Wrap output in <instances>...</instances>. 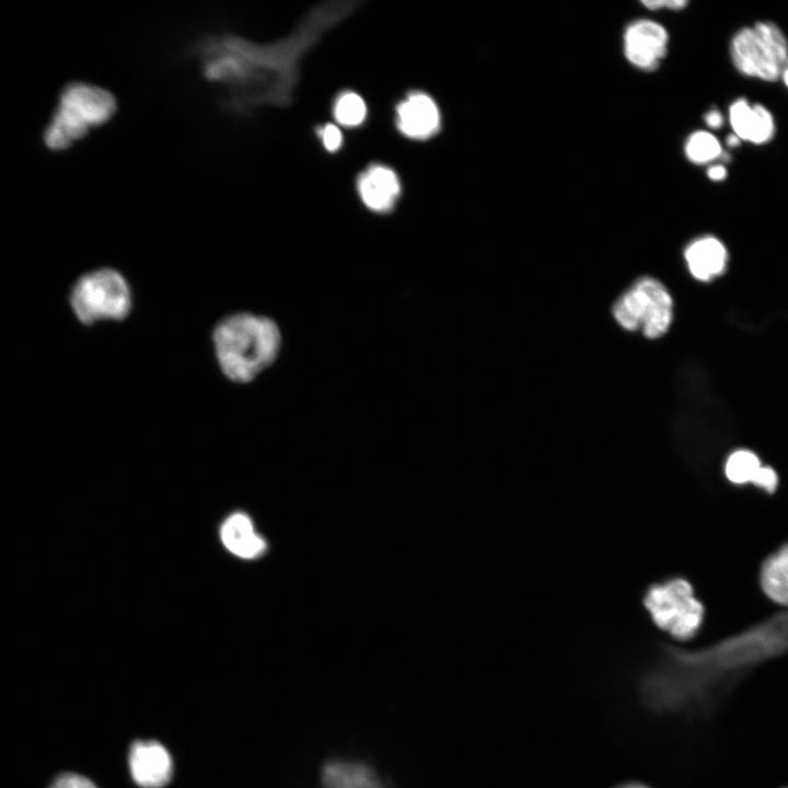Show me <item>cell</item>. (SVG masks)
<instances>
[{"label":"cell","mask_w":788,"mask_h":788,"mask_svg":"<svg viewBox=\"0 0 788 788\" xmlns=\"http://www.w3.org/2000/svg\"><path fill=\"white\" fill-rule=\"evenodd\" d=\"M359 2L331 1L310 9L285 37L257 43L227 28L204 32L183 49L200 76L219 89L220 111L251 119L263 107L293 103L303 59L322 37L352 14Z\"/></svg>","instance_id":"obj_1"},{"label":"cell","mask_w":788,"mask_h":788,"mask_svg":"<svg viewBox=\"0 0 788 788\" xmlns=\"http://www.w3.org/2000/svg\"><path fill=\"white\" fill-rule=\"evenodd\" d=\"M212 343L222 373L244 384L277 359L281 333L271 318L243 312L221 320L212 332Z\"/></svg>","instance_id":"obj_2"},{"label":"cell","mask_w":788,"mask_h":788,"mask_svg":"<svg viewBox=\"0 0 788 788\" xmlns=\"http://www.w3.org/2000/svg\"><path fill=\"white\" fill-rule=\"evenodd\" d=\"M117 111L118 100L112 91L88 82L68 83L45 130V143L53 150L68 149L112 120Z\"/></svg>","instance_id":"obj_3"},{"label":"cell","mask_w":788,"mask_h":788,"mask_svg":"<svg viewBox=\"0 0 788 788\" xmlns=\"http://www.w3.org/2000/svg\"><path fill=\"white\" fill-rule=\"evenodd\" d=\"M641 601L656 627L676 640H690L702 628L704 604L683 576L673 575L650 583Z\"/></svg>","instance_id":"obj_4"},{"label":"cell","mask_w":788,"mask_h":788,"mask_svg":"<svg viewBox=\"0 0 788 788\" xmlns=\"http://www.w3.org/2000/svg\"><path fill=\"white\" fill-rule=\"evenodd\" d=\"M729 50L738 72L766 82L779 80L788 61L786 34L772 21H757L739 28Z\"/></svg>","instance_id":"obj_5"},{"label":"cell","mask_w":788,"mask_h":788,"mask_svg":"<svg viewBox=\"0 0 788 788\" xmlns=\"http://www.w3.org/2000/svg\"><path fill=\"white\" fill-rule=\"evenodd\" d=\"M77 318L91 325L100 321H121L131 310V291L124 276L114 268H100L81 276L70 292Z\"/></svg>","instance_id":"obj_6"},{"label":"cell","mask_w":788,"mask_h":788,"mask_svg":"<svg viewBox=\"0 0 788 788\" xmlns=\"http://www.w3.org/2000/svg\"><path fill=\"white\" fill-rule=\"evenodd\" d=\"M613 316L624 329H640L649 339L663 336L673 318V301L657 279L636 280L613 304Z\"/></svg>","instance_id":"obj_7"},{"label":"cell","mask_w":788,"mask_h":788,"mask_svg":"<svg viewBox=\"0 0 788 788\" xmlns=\"http://www.w3.org/2000/svg\"><path fill=\"white\" fill-rule=\"evenodd\" d=\"M128 767L132 780L141 788H162L173 776V758L169 750L155 740H137L128 752Z\"/></svg>","instance_id":"obj_8"},{"label":"cell","mask_w":788,"mask_h":788,"mask_svg":"<svg viewBox=\"0 0 788 788\" xmlns=\"http://www.w3.org/2000/svg\"><path fill=\"white\" fill-rule=\"evenodd\" d=\"M668 43V32L661 24L637 20L625 30L624 54L633 66L650 71L665 57Z\"/></svg>","instance_id":"obj_9"},{"label":"cell","mask_w":788,"mask_h":788,"mask_svg":"<svg viewBox=\"0 0 788 788\" xmlns=\"http://www.w3.org/2000/svg\"><path fill=\"white\" fill-rule=\"evenodd\" d=\"M441 125L436 102L424 92H412L396 106V127L413 140H427Z\"/></svg>","instance_id":"obj_10"},{"label":"cell","mask_w":788,"mask_h":788,"mask_svg":"<svg viewBox=\"0 0 788 788\" xmlns=\"http://www.w3.org/2000/svg\"><path fill=\"white\" fill-rule=\"evenodd\" d=\"M729 121L741 141L755 146L769 142L776 131L770 111L760 103H750L745 97H739L730 105Z\"/></svg>","instance_id":"obj_11"},{"label":"cell","mask_w":788,"mask_h":788,"mask_svg":"<svg viewBox=\"0 0 788 788\" xmlns=\"http://www.w3.org/2000/svg\"><path fill=\"white\" fill-rule=\"evenodd\" d=\"M357 188L364 206L378 213L391 211L401 195L397 174L391 167L381 164H372L361 172Z\"/></svg>","instance_id":"obj_12"},{"label":"cell","mask_w":788,"mask_h":788,"mask_svg":"<svg viewBox=\"0 0 788 788\" xmlns=\"http://www.w3.org/2000/svg\"><path fill=\"white\" fill-rule=\"evenodd\" d=\"M684 258L695 279L709 281L725 271L728 252L719 239L707 235L688 244L684 252Z\"/></svg>","instance_id":"obj_13"},{"label":"cell","mask_w":788,"mask_h":788,"mask_svg":"<svg viewBox=\"0 0 788 788\" xmlns=\"http://www.w3.org/2000/svg\"><path fill=\"white\" fill-rule=\"evenodd\" d=\"M322 788H385L369 766L349 761H332L322 770Z\"/></svg>","instance_id":"obj_14"},{"label":"cell","mask_w":788,"mask_h":788,"mask_svg":"<svg viewBox=\"0 0 788 788\" xmlns=\"http://www.w3.org/2000/svg\"><path fill=\"white\" fill-rule=\"evenodd\" d=\"M221 538L225 547L242 558H253L265 548V542L253 528L250 518L243 513L229 517L221 528Z\"/></svg>","instance_id":"obj_15"},{"label":"cell","mask_w":788,"mask_h":788,"mask_svg":"<svg viewBox=\"0 0 788 788\" xmlns=\"http://www.w3.org/2000/svg\"><path fill=\"white\" fill-rule=\"evenodd\" d=\"M760 578L764 594L772 602L788 606V544L765 559Z\"/></svg>","instance_id":"obj_16"},{"label":"cell","mask_w":788,"mask_h":788,"mask_svg":"<svg viewBox=\"0 0 788 788\" xmlns=\"http://www.w3.org/2000/svg\"><path fill=\"white\" fill-rule=\"evenodd\" d=\"M762 466L760 457L754 452L739 449L727 457L723 473L726 478L734 485H753Z\"/></svg>","instance_id":"obj_17"},{"label":"cell","mask_w":788,"mask_h":788,"mask_svg":"<svg viewBox=\"0 0 788 788\" xmlns=\"http://www.w3.org/2000/svg\"><path fill=\"white\" fill-rule=\"evenodd\" d=\"M685 154L695 164H706L722 154V147L709 131L698 130L693 132L685 142Z\"/></svg>","instance_id":"obj_18"},{"label":"cell","mask_w":788,"mask_h":788,"mask_svg":"<svg viewBox=\"0 0 788 788\" xmlns=\"http://www.w3.org/2000/svg\"><path fill=\"white\" fill-rule=\"evenodd\" d=\"M333 113L339 125L357 127L361 125L367 117V106L359 94L346 91L335 100Z\"/></svg>","instance_id":"obj_19"},{"label":"cell","mask_w":788,"mask_h":788,"mask_svg":"<svg viewBox=\"0 0 788 788\" xmlns=\"http://www.w3.org/2000/svg\"><path fill=\"white\" fill-rule=\"evenodd\" d=\"M48 788H97V786L84 775L66 772L58 775Z\"/></svg>","instance_id":"obj_20"},{"label":"cell","mask_w":788,"mask_h":788,"mask_svg":"<svg viewBox=\"0 0 788 788\" xmlns=\"http://www.w3.org/2000/svg\"><path fill=\"white\" fill-rule=\"evenodd\" d=\"M323 146L329 152L337 151L343 144V135L340 129L334 124H327L317 129Z\"/></svg>","instance_id":"obj_21"},{"label":"cell","mask_w":788,"mask_h":788,"mask_svg":"<svg viewBox=\"0 0 788 788\" xmlns=\"http://www.w3.org/2000/svg\"><path fill=\"white\" fill-rule=\"evenodd\" d=\"M642 4L650 9V10H657V9H670V10H681L684 9L687 4L686 0H650V1H642Z\"/></svg>","instance_id":"obj_22"},{"label":"cell","mask_w":788,"mask_h":788,"mask_svg":"<svg viewBox=\"0 0 788 788\" xmlns=\"http://www.w3.org/2000/svg\"><path fill=\"white\" fill-rule=\"evenodd\" d=\"M704 118L706 125L711 129H718L723 125V117L717 109L709 111Z\"/></svg>","instance_id":"obj_23"},{"label":"cell","mask_w":788,"mask_h":788,"mask_svg":"<svg viewBox=\"0 0 788 788\" xmlns=\"http://www.w3.org/2000/svg\"><path fill=\"white\" fill-rule=\"evenodd\" d=\"M728 175L727 169L721 164L711 165L707 170V176L709 179L714 182H721L723 181Z\"/></svg>","instance_id":"obj_24"},{"label":"cell","mask_w":788,"mask_h":788,"mask_svg":"<svg viewBox=\"0 0 788 788\" xmlns=\"http://www.w3.org/2000/svg\"><path fill=\"white\" fill-rule=\"evenodd\" d=\"M726 140L729 148H735L741 143V140L734 134L729 135Z\"/></svg>","instance_id":"obj_25"},{"label":"cell","mask_w":788,"mask_h":788,"mask_svg":"<svg viewBox=\"0 0 788 788\" xmlns=\"http://www.w3.org/2000/svg\"><path fill=\"white\" fill-rule=\"evenodd\" d=\"M617 788H649V787L641 785V784H637V783H631V784L629 783V784L622 785Z\"/></svg>","instance_id":"obj_26"},{"label":"cell","mask_w":788,"mask_h":788,"mask_svg":"<svg viewBox=\"0 0 788 788\" xmlns=\"http://www.w3.org/2000/svg\"><path fill=\"white\" fill-rule=\"evenodd\" d=\"M783 82L785 83L786 88L788 89V61L785 66V69L783 71L781 78Z\"/></svg>","instance_id":"obj_27"}]
</instances>
